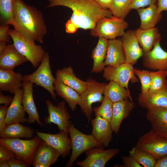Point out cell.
Masks as SVG:
<instances>
[{
  "instance_id": "obj_1",
  "label": "cell",
  "mask_w": 167,
  "mask_h": 167,
  "mask_svg": "<svg viewBox=\"0 0 167 167\" xmlns=\"http://www.w3.org/2000/svg\"><path fill=\"white\" fill-rule=\"evenodd\" d=\"M14 29L28 39L43 42L47 28L41 12L22 0H13Z\"/></svg>"
},
{
  "instance_id": "obj_2",
  "label": "cell",
  "mask_w": 167,
  "mask_h": 167,
  "mask_svg": "<svg viewBox=\"0 0 167 167\" xmlns=\"http://www.w3.org/2000/svg\"><path fill=\"white\" fill-rule=\"evenodd\" d=\"M47 7L62 6L72 11L69 19L78 28L92 29L100 18L112 17L109 9L102 8L94 0H47Z\"/></svg>"
},
{
  "instance_id": "obj_3",
  "label": "cell",
  "mask_w": 167,
  "mask_h": 167,
  "mask_svg": "<svg viewBox=\"0 0 167 167\" xmlns=\"http://www.w3.org/2000/svg\"><path fill=\"white\" fill-rule=\"evenodd\" d=\"M8 33L16 49L30 62L33 67L37 68L46 52L41 46L36 45L35 42L28 39L15 29H10Z\"/></svg>"
},
{
  "instance_id": "obj_4",
  "label": "cell",
  "mask_w": 167,
  "mask_h": 167,
  "mask_svg": "<svg viewBox=\"0 0 167 167\" xmlns=\"http://www.w3.org/2000/svg\"><path fill=\"white\" fill-rule=\"evenodd\" d=\"M68 132L71 143L72 153L66 165V167H72L77 158L84 152L94 147L104 146L95 139L92 134H85L78 130L70 123Z\"/></svg>"
},
{
  "instance_id": "obj_5",
  "label": "cell",
  "mask_w": 167,
  "mask_h": 167,
  "mask_svg": "<svg viewBox=\"0 0 167 167\" xmlns=\"http://www.w3.org/2000/svg\"><path fill=\"white\" fill-rule=\"evenodd\" d=\"M55 79L52 75L48 52L45 54L38 68L33 73L25 75L23 81H29L42 87L50 94L53 99L56 100L54 83Z\"/></svg>"
},
{
  "instance_id": "obj_6",
  "label": "cell",
  "mask_w": 167,
  "mask_h": 167,
  "mask_svg": "<svg viewBox=\"0 0 167 167\" xmlns=\"http://www.w3.org/2000/svg\"><path fill=\"white\" fill-rule=\"evenodd\" d=\"M128 26V23L124 19L113 16L105 17L97 21L95 27L91 30L90 34L96 37L114 39L122 36Z\"/></svg>"
},
{
  "instance_id": "obj_7",
  "label": "cell",
  "mask_w": 167,
  "mask_h": 167,
  "mask_svg": "<svg viewBox=\"0 0 167 167\" xmlns=\"http://www.w3.org/2000/svg\"><path fill=\"white\" fill-rule=\"evenodd\" d=\"M42 140L37 135L28 140L1 138L0 144L8 147L16 156L32 165L36 151Z\"/></svg>"
},
{
  "instance_id": "obj_8",
  "label": "cell",
  "mask_w": 167,
  "mask_h": 167,
  "mask_svg": "<svg viewBox=\"0 0 167 167\" xmlns=\"http://www.w3.org/2000/svg\"><path fill=\"white\" fill-rule=\"evenodd\" d=\"M87 81L88 87L80 94V100L79 105L86 117L88 122H89L93 111L92 105L96 102H102L104 97L103 96L104 88L107 84L98 82L91 78H88Z\"/></svg>"
},
{
  "instance_id": "obj_9",
  "label": "cell",
  "mask_w": 167,
  "mask_h": 167,
  "mask_svg": "<svg viewBox=\"0 0 167 167\" xmlns=\"http://www.w3.org/2000/svg\"><path fill=\"white\" fill-rule=\"evenodd\" d=\"M136 146L150 154L156 160L167 155V139L157 135L152 129L139 138Z\"/></svg>"
},
{
  "instance_id": "obj_10",
  "label": "cell",
  "mask_w": 167,
  "mask_h": 167,
  "mask_svg": "<svg viewBox=\"0 0 167 167\" xmlns=\"http://www.w3.org/2000/svg\"><path fill=\"white\" fill-rule=\"evenodd\" d=\"M133 65L128 63L116 66L108 65L105 67L103 77L107 81H113L122 87L128 89V83L139 81L133 71Z\"/></svg>"
},
{
  "instance_id": "obj_11",
  "label": "cell",
  "mask_w": 167,
  "mask_h": 167,
  "mask_svg": "<svg viewBox=\"0 0 167 167\" xmlns=\"http://www.w3.org/2000/svg\"><path fill=\"white\" fill-rule=\"evenodd\" d=\"M45 104L48 115L44 118V123L47 124L52 123L56 125L60 132H63L68 136L71 116L66 107L65 101H60L55 106L50 100H47Z\"/></svg>"
},
{
  "instance_id": "obj_12",
  "label": "cell",
  "mask_w": 167,
  "mask_h": 167,
  "mask_svg": "<svg viewBox=\"0 0 167 167\" xmlns=\"http://www.w3.org/2000/svg\"><path fill=\"white\" fill-rule=\"evenodd\" d=\"M105 147H95L86 151V158L77 161L76 165L82 167H104L107 162L120 152L118 148L105 150Z\"/></svg>"
},
{
  "instance_id": "obj_13",
  "label": "cell",
  "mask_w": 167,
  "mask_h": 167,
  "mask_svg": "<svg viewBox=\"0 0 167 167\" xmlns=\"http://www.w3.org/2000/svg\"><path fill=\"white\" fill-rule=\"evenodd\" d=\"M160 41L156 42L151 50L144 53L142 65L144 67L153 70H167V52L162 48Z\"/></svg>"
},
{
  "instance_id": "obj_14",
  "label": "cell",
  "mask_w": 167,
  "mask_h": 167,
  "mask_svg": "<svg viewBox=\"0 0 167 167\" xmlns=\"http://www.w3.org/2000/svg\"><path fill=\"white\" fill-rule=\"evenodd\" d=\"M137 100L139 105L147 109L156 107L167 108V80L158 90L139 93Z\"/></svg>"
},
{
  "instance_id": "obj_15",
  "label": "cell",
  "mask_w": 167,
  "mask_h": 167,
  "mask_svg": "<svg viewBox=\"0 0 167 167\" xmlns=\"http://www.w3.org/2000/svg\"><path fill=\"white\" fill-rule=\"evenodd\" d=\"M146 118L155 133L167 139V108L156 107L149 109Z\"/></svg>"
},
{
  "instance_id": "obj_16",
  "label": "cell",
  "mask_w": 167,
  "mask_h": 167,
  "mask_svg": "<svg viewBox=\"0 0 167 167\" xmlns=\"http://www.w3.org/2000/svg\"><path fill=\"white\" fill-rule=\"evenodd\" d=\"M122 40L126 58V62L133 66L143 54V51L139 43L135 31L127 30L122 36Z\"/></svg>"
},
{
  "instance_id": "obj_17",
  "label": "cell",
  "mask_w": 167,
  "mask_h": 167,
  "mask_svg": "<svg viewBox=\"0 0 167 167\" xmlns=\"http://www.w3.org/2000/svg\"><path fill=\"white\" fill-rule=\"evenodd\" d=\"M35 132L37 136L55 149L62 158H65L70 154L71 148V140L63 132L51 134Z\"/></svg>"
},
{
  "instance_id": "obj_18",
  "label": "cell",
  "mask_w": 167,
  "mask_h": 167,
  "mask_svg": "<svg viewBox=\"0 0 167 167\" xmlns=\"http://www.w3.org/2000/svg\"><path fill=\"white\" fill-rule=\"evenodd\" d=\"M60 156L55 149L42 140L36 151L32 165L34 167H49Z\"/></svg>"
},
{
  "instance_id": "obj_19",
  "label": "cell",
  "mask_w": 167,
  "mask_h": 167,
  "mask_svg": "<svg viewBox=\"0 0 167 167\" xmlns=\"http://www.w3.org/2000/svg\"><path fill=\"white\" fill-rule=\"evenodd\" d=\"M33 84L29 81H23L22 104L25 112L28 115L27 123L31 124L36 122L40 126H43V123L40 120L33 99Z\"/></svg>"
},
{
  "instance_id": "obj_20",
  "label": "cell",
  "mask_w": 167,
  "mask_h": 167,
  "mask_svg": "<svg viewBox=\"0 0 167 167\" xmlns=\"http://www.w3.org/2000/svg\"><path fill=\"white\" fill-rule=\"evenodd\" d=\"M23 92V89L21 88L15 91L12 101L8 108L6 119V125L16 122H27V118H25V111L22 104Z\"/></svg>"
},
{
  "instance_id": "obj_21",
  "label": "cell",
  "mask_w": 167,
  "mask_h": 167,
  "mask_svg": "<svg viewBox=\"0 0 167 167\" xmlns=\"http://www.w3.org/2000/svg\"><path fill=\"white\" fill-rule=\"evenodd\" d=\"M91 122L92 134L104 146L108 147L113 137L110 123L99 115L91 119Z\"/></svg>"
},
{
  "instance_id": "obj_22",
  "label": "cell",
  "mask_w": 167,
  "mask_h": 167,
  "mask_svg": "<svg viewBox=\"0 0 167 167\" xmlns=\"http://www.w3.org/2000/svg\"><path fill=\"white\" fill-rule=\"evenodd\" d=\"M135 105L132 100L126 99L113 103L110 122L112 130L117 134L123 120L127 117Z\"/></svg>"
},
{
  "instance_id": "obj_23",
  "label": "cell",
  "mask_w": 167,
  "mask_h": 167,
  "mask_svg": "<svg viewBox=\"0 0 167 167\" xmlns=\"http://www.w3.org/2000/svg\"><path fill=\"white\" fill-rule=\"evenodd\" d=\"M24 76L14 70L0 68V90L14 94L15 91L23 85Z\"/></svg>"
},
{
  "instance_id": "obj_24",
  "label": "cell",
  "mask_w": 167,
  "mask_h": 167,
  "mask_svg": "<svg viewBox=\"0 0 167 167\" xmlns=\"http://www.w3.org/2000/svg\"><path fill=\"white\" fill-rule=\"evenodd\" d=\"M56 79L73 88L80 94L88 87L87 82L84 81L77 77L71 66L58 70L56 73Z\"/></svg>"
},
{
  "instance_id": "obj_25",
  "label": "cell",
  "mask_w": 167,
  "mask_h": 167,
  "mask_svg": "<svg viewBox=\"0 0 167 167\" xmlns=\"http://www.w3.org/2000/svg\"><path fill=\"white\" fill-rule=\"evenodd\" d=\"M28 61L16 49L13 44L7 45L0 53V68L11 70Z\"/></svg>"
},
{
  "instance_id": "obj_26",
  "label": "cell",
  "mask_w": 167,
  "mask_h": 167,
  "mask_svg": "<svg viewBox=\"0 0 167 167\" xmlns=\"http://www.w3.org/2000/svg\"><path fill=\"white\" fill-rule=\"evenodd\" d=\"M126 62V58L122 39L109 40L105 66H116Z\"/></svg>"
},
{
  "instance_id": "obj_27",
  "label": "cell",
  "mask_w": 167,
  "mask_h": 167,
  "mask_svg": "<svg viewBox=\"0 0 167 167\" xmlns=\"http://www.w3.org/2000/svg\"><path fill=\"white\" fill-rule=\"evenodd\" d=\"M140 19L139 28L146 29L155 27L156 25L162 17L161 13L158 11L156 4L150 5L146 8H141L137 9Z\"/></svg>"
},
{
  "instance_id": "obj_28",
  "label": "cell",
  "mask_w": 167,
  "mask_h": 167,
  "mask_svg": "<svg viewBox=\"0 0 167 167\" xmlns=\"http://www.w3.org/2000/svg\"><path fill=\"white\" fill-rule=\"evenodd\" d=\"M108 42V39L99 37L98 42L93 49L91 55L93 61L91 72L98 73L103 71L105 66L104 62L107 56Z\"/></svg>"
},
{
  "instance_id": "obj_29",
  "label": "cell",
  "mask_w": 167,
  "mask_h": 167,
  "mask_svg": "<svg viewBox=\"0 0 167 167\" xmlns=\"http://www.w3.org/2000/svg\"><path fill=\"white\" fill-rule=\"evenodd\" d=\"M135 31L143 53L151 50L154 43L157 41H160L161 39V34L156 27L146 29L139 28Z\"/></svg>"
},
{
  "instance_id": "obj_30",
  "label": "cell",
  "mask_w": 167,
  "mask_h": 167,
  "mask_svg": "<svg viewBox=\"0 0 167 167\" xmlns=\"http://www.w3.org/2000/svg\"><path fill=\"white\" fill-rule=\"evenodd\" d=\"M54 91L57 95L67 102L69 106L74 111L80 102V94L71 88L57 80L54 83Z\"/></svg>"
},
{
  "instance_id": "obj_31",
  "label": "cell",
  "mask_w": 167,
  "mask_h": 167,
  "mask_svg": "<svg viewBox=\"0 0 167 167\" xmlns=\"http://www.w3.org/2000/svg\"><path fill=\"white\" fill-rule=\"evenodd\" d=\"M35 131L32 128L24 126L20 122H16L7 125L0 133L2 138H32Z\"/></svg>"
},
{
  "instance_id": "obj_32",
  "label": "cell",
  "mask_w": 167,
  "mask_h": 167,
  "mask_svg": "<svg viewBox=\"0 0 167 167\" xmlns=\"http://www.w3.org/2000/svg\"><path fill=\"white\" fill-rule=\"evenodd\" d=\"M103 95L113 103L128 99L132 100L129 89L113 81H110L109 83L105 85Z\"/></svg>"
},
{
  "instance_id": "obj_33",
  "label": "cell",
  "mask_w": 167,
  "mask_h": 167,
  "mask_svg": "<svg viewBox=\"0 0 167 167\" xmlns=\"http://www.w3.org/2000/svg\"><path fill=\"white\" fill-rule=\"evenodd\" d=\"M129 155L144 167H154L156 160L148 153L137 148H132L129 152Z\"/></svg>"
},
{
  "instance_id": "obj_34",
  "label": "cell",
  "mask_w": 167,
  "mask_h": 167,
  "mask_svg": "<svg viewBox=\"0 0 167 167\" xmlns=\"http://www.w3.org/2000/svg\"><path fill=\"white\" fill-rule=\"evenodd\" d=\"M13 0H0V24L14 26L13 15Z\"/></svg>"
},
{
  "instance_id": "obj_35",
  "label": "cell",
  "mask_w": 167,
  "mask_h": 167,
  "mask_svg": "<svg viewBox=\"0 0 167 167\" xmlns=\"http://www.w3.org/2000/svg\"><path fill=\"white\" fill-rule=\"evenodd\" d=\"M131 0H113L109 8L113 16L124 19L130 11Z\"/></svg>"
},
{
  "instance_id": "obj_36",
  "label": "cell",
  "mask_w": 167,
  "mask_h": 167,
  "mask_svg": "<svg viewBox=\"0 0 167 167\" xmlns=\"http://www.w3.org/2000/svg\"><path fill=\"white\" fill-rule=\"evenodd\" d=\"M113 102L107 97L104 96L101 105L93 109L95 116L99 115L110 123L112 117Z\"/></svg>"
},
{
  "instance_id": "obj_37",
  "label": "cell",
  "mask_w": 167,
  "mask_h": 167,
  "mask_svg": "<svg viewBox=\"0 0 167 167\" xmlns=\"http://www.w3.org/2000/svg\"><path fill=\"white\" fill-rule=\"evenodd\" d=\"M151 82L149 90L153 91L162 87L167 76V70L150 71Z\"/></svg>"
},
{
  "instance_id": "obj_38",
  "label": "cell",
  "mask_w": 167,
  "mask_h": 167,
  "mask_svg": "<svg viewBox=\"0 0 167 167\" xmlns=\"http://www.w3.org/2000/svg\"><path fill=\"white\" fill-rule=\"evenodd\" d=\"M134 73L138 76L141 83V93H145L149 90L151 78L150 71L148 70H141L137 68H133Z\"/></svg>"
},
{
  "instance_id": "obj_39",
  "label": "cell",
  "mask_w": 167,
  "mask_h": 167,
  "mask_svg": "<svg viewBox=\"0 0 167 167\" xmlns=\"http://www.w3.org/2000/svg\"><path fill=\"white\" fill-rule=\"evenodd\" d=\"M16 156L11 149L0 144V161H8Z\"/></svg>"
},
{
  "instance_id": "obj_40",
  "label": "cell",
  "mask_w": 167,
  "mask_h": 167,
  "mask_svg": "<svg viewBox=\"0 0 167 167\" xmlns=\"http://www.w3.org/2000/svg\"><path fill=\"white\" fill-rule=\"evenodd\" d=\"M156 2L157 0H131L130 9L137 10L156 4Z\"/></svg>"
},
{
  "instance_id": "obj_41",
  "label": "cell",
  "mask_w": 167,
  "mask_h": 167,
  "mask_svg": "<svg viewBox=\"0 0 167 167\" xmlns=\"http://www.w3.org/2000/svg\"><path fill=\"white\" fill-rule=\"evenodd\" d=\"M10 167H28L31 165L24 160L16 156L8 161Z\"/></svg>"
},
{
  "instance_id": "obj_42",
  "label": "cell",
  "mask_w": 167,
  "mask_h": 167,
  "mask_svg": "<svg viewBox=\"0 0 167 167\" xmlns=\"http://www.w3.org/2000/svg\"><path fill=\"white\" fill-rule=\"evenodd\" d=\"M8 105H4L0 106V133L7 125L6 119Z\"/></svg>"
},
{
  "instance_id": "obj_43",
  "label": "cell",
  "mask_w": 167,
  "mask_h": 167,
  "mask_svg": "<svg viewBox=\"0 0 167 167\" xmlns=\"http://www.w3.org/2000/svg\"><path fill=\"white\" fill-rule=\"evenodd\" d=\"M123 165L121 167H142L132 156L130 155L128 156H123L122 157Z\"/></svg>"
},
{
  "instance_id": "obj_44",
  "label": "cell",
  "mask_w": 167,
  "mask_h": 167,
  "mask_svg": "<svg viewBox=\"0 0 167 167\" xmlns=\"http://www.w3.org/2000/svg\"><path fill=\"white\" fill-rule=\"evenodd\" d=\"M9 29V25H0V41H4L6 43L11 42V37L8 33Z\"/></svg>"
},
{
  "instance_id": "obj_45",
  "label": "cell",
  "mask_w": 167,
  "mask_h": 167,
  "mask_svg": "<svg viewBox=\"0 0 167 167\" xmlns=\"http://www.w3.org/2000/svg\"><path fill=\"white\" fill-rule=\"evenodd\" d=\"M13 97L11 96H5L1 91L0 92V104L9 105L12 101Z\"/></svg>"
},
{
  "instance_id": "obj_46",
  "label": "cell",
  "mask_w": 167,
  "mask_h": 167,
  "mask_svg": "<svg viewBox=\"0 0 167 167\" xmlns=\"http://www.w3.org/2000/svg\"><path fill=\"white\" fill-rule=\"evenodd\" d=\"M66 32L69 33L75 32L78 29L76 26L69 20L65 24Z\"/></svg>"
},
{
  "instance_id": "obj_47",
  "label": "cell",
  "mask_w": 167,
  "mask_h": 167,
  "mask_svg": "<svg viewBox=\"0 0 167 167\" xmlns=\"http://www.w3.org/2000/svg\"><path fill=\"white\" fill-rule=\"evenodd\" d=\"M158 11L161 13L163 11H167V0H157Z\"/></svg>"
},
{
  "instance_id": "obj_48",
  "label": "cell",
  "mask_w": 167,
  "mask_h": 167,
  "mask_svg": "<svg viewBox=\"0 0 167 167\" xmlns=\"http://www.w3.org/2000/svg\"><path fill=\"white\" fill-rule=\"evenodd\" d=\"M102 8L108 9L109 8L113 0H94Z\"/></svg>"
},
{
  "instance_id": "obj_49",
  "label": "cell",
  "mask_w": 167,
  "mask_h": 167,
  "mask_svg": "<svg viewBox=\"0 0 167 167\" xmlns=\"http://www.w3.org/2000/svg\"><path fill=\"white\" fill-rule=\"evenodd\" d=\"M154 167H167V155L157 160Z\"/></svg>"
},
{
  "instance_id": "obj_50",
  "label": "cell",
  "mask_w": 167,
  "mask_h": 167,
  "mask_svg": "<svg viewBox=\"0 0 167 167\" xmlns=\"http://www.w3.org/2000/svg\"><path fill=\"white\" fill-rule=\"evenodd\" d=\"M6 42L0 41V53L5 49L6 46Z\"/></svg>"
},
{
  "instance_id": "obj_51",
  "label": "cell",
  "mask_w": 167,
  "mask_h": 167,
  "mask_svg": "<svg viewBox=\"0 0 167 167\" xmlns=\"http://www.w3.org/2000/svg\"><path fill=\"white\" fill-rule=\"evenodd\" d=\"M0 167H10L8 161H0Z\"/></svg>"
}]
</instances>
